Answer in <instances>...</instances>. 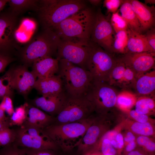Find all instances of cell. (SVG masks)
<instances>
[{
    "label": "cell",
    "mask_w": 155,
    "mask_h": 155,
    "mask_svg": "<svg viewBox=\"0 0 155 155\" xmlns=\"http://www.w3.org/2000/svg\"><path fill=\"white\" fill-rule=\"evenodd\" d=\"M100 149L102 155H115L116 151L108 139H104L101 143Z\"/></svg>",
    "instance_id": "obj_38"
},
{
    "label": "cell",
    "mask_w": 155,
    "mask_h": 155,
    "mask_svg": "<svg viewBox=\"0 0 155 155\" xmlns=\"http://www.w3.org/2000/svg\"><path fill=\"white\" fill-rule=\"evenodd\" d=\"M88 1L91 4L95 6L99 5L102 1L100 0H90Z\"/></svg>",
    "instance_id": "obj_49"
},
{
    "label": "cell",
    "mask_w": 155,
    "mask_h": 155,
    "mask_svg": "<svg viewBox=\"0 0 155 155\" xmlns=\"http://www.w3.org/2000/svg\"><path fill=\"white\" fill-rule=\"evenodd\" d=\"M39 2V0H9V11L17 16L28 10L37 11Z\"/></svg>",
    "instance_id": "obj_25"
},
{
    "label": "cell",
    "mask_w": 155,
    "mask_h": 155,
    "mask_svg": "<svg viewBox=\"0 0 155 155\" xmlns=\"http://www.w3.org/2000/svg\"><path fill=\"white\" fill-rule=\"evenodd\" d=\"M119 11L121 15L127 23L129 28L142 34L140 24L133 9L130 0H124L120 6Z\"/></svg>",
    "instance_id": "obj_24"
},
{
    "label": "cell",
    "mask_w": 155,
    "mask_h": 155,
    "mask_svg": "<svg viewBox=\"0 0 155 155\" xmlns=\"http://www.w3.org/2000/svg\"><path fill=\"white\" fill-rule=\"evenodd\" d=\"M111 143L114 148L118 149V145L117 141L114 140H113L111 141Z\"/></svg>",
    "instance_id": "obj_51"
},
{
    "label": "cell",
    "mask_w": 155,
    "mask_h": 155,
    "mask_svg": "<svg viewBox=\"0 0 155 155\" xmlns=\"http://www.w3.org/2000/svg\"><path fill=\"white\" fill-rule=\"evenodd\" d=\"M68 97L64 90L54 95L42 96L32 101V105L47 114L56 117L64 105Z\"/></svg>",
    "instance_id": "obj_15"
},
{
    "label": "cell",
    "mask_w": 155,
    "mask_h": 155,
    "mask_svg": "<svg viewBox=\"0 0 155 155\" xmlns=\"http://www.w3.org/2000/svg\"><path fill=\"white\" fill-rule=\"evenodd\" d=\"M115 34L111 23L110 15L106 16L100 9H98L95 13L90 40L113 54V45Z\"/></svg>",
    "instance_id": "obj_10"
},
{
    "label": "cell",
    "mask_w": 155,
    "mask_h": 155,
    "mask_svg": "<svg viewBox=\"0 0 155 155\" xmlns=\"http://www.w3.org/2000/svg\"><path fill=\"white\" fill-rule=\"evenodd\" d=\"M1 100V99H0V100Z\"/></svg>",
    "instance_id": "obj_54"
},
{
    "label": "cell",
    "mask_w": 155,
    "mask_h": 155,
    "mask_svg": "<svg viewBox=\"0 0 155 155\" xmlns=\"http://www.w3.org/2000/svg\"><path fill=\"white\" fill-rule=\"evenodd\" d=\"M91 116L76 122L52 124L42 130L43 133L63 151L77 148L89 127L93 123Z\"/></svg>",
    "instance_id": "obj_1"
},
{
    "label": "cell",
    "mask_w": 155,
    "mask_h": 155,
    "mask_svg": "<svg viewBox=\"0 0 155 155\" xmlns=\"http://www.w3.org/2000/svg\"><path fill=\"white\" fill-rule=\"evenodd\" d=\"M34 88L42 96L57 94L64 90L61 79L57 74L37 79Z\"/></svg>",
    "instance_id": "obj_18"
},
{
    "label": "cell",
    "mask_w": 155,
    "mask_h": 155,
    "mask_svg": "<svg viewBox=\"0 0 155 155\" xmlns=\"http://www.w3.org/2000/svg\"><path fill=\"white\" fill-rule=\"evenodd\" d=\"M5 111L0 107V130L11 125L10 118L6 116Z\"/></svg>",
    "instance_id": "obj_44"
},
{
    "label": "cell",
    "mask_w": 155,
    "mask_h": 155,
    "mask_svg": "<svg viewBox=\"0 0 155 155\" xmlns=\"http://www.w3.org/2000/svg\"><path fill=\"white\" fill-rule=\"evenodd\" d=\"M118 92L108 82L93 80L85 95L97 112L104 113L114 107Z\"/></svg>",
    "instance_id": "obj_9"
},
{
    "label": "cell",
    "mask_w": 155,
    "mask_h": 155,
    "mask_svg": "<svg viewBox=\"0 0 155 155\" xmlns=\"http://www.w3.org/2000/svg\"><path fill=\"white\" fill-rule=\"evenodd\" d=\"M11 80L14 90L26 96L33 88L37 78L27 66L20 65L10 69Z\"/></svg>",
    "instance_id": "obj_14"
},
{
    "label": "cell",
    "mask_w": 155,
    "mask_h": 155,
    "mask_svg": "<svg viewBox=\"0 0 155 155\" xmlns=\"http://www.w3.org/2000/svg\"><path fill=\"white\" fill-rule=\"evenodd\" d=\"M117 59L91 40L86 67L93 80L108 82Z\"/></svg>",
    "instance_id": "obj_6"
},
{
    "label": "cell",
    "mask_w": 155,
    "mask_h": 155,
    "mask_svg": "<svg viewBox=\"0 0 155 155\" xmlns=\"http://www.w3.org/2000/svg\"><path fill=\"white\" fill-rule=\"evenodd\" d=\"M127 31V53L148 52L155 54L149 46L144 34L135 31L129 28Z\"/></svg>",
    "instance_id": "obj_21"
},
{
    "label": "cell",
    "mask_w": 155,
    "mask_h": 155,
    "mask_svg": "<svg viewBox=\"0 0 155 155\" xmlns=\"http://www.w3.org/2000/svg\"><path fill=\"white\" fill-rule=\"evenodd\" d=\"M110 22L115 33L119 31L127 30L129 28L126 21L119 14V11L112 14Z\"/></svg>",
    "instance_id": "obj_33"
},
{
    "label": "cell",
    "mask_w": 155,
    "mask_h": 155,
    "mask_svg": "<svg viewBox=\"0 0 155 155\" xmlns=\"http://www.w3.org/2000/svg\"><path fill=\"white\" fill-rule=\"evenodd\" d=\"M116 140L118 145V149H121L124 144V140L122 135L120 133L118 134L116 136Z\"/></svg>",
    "instance_id": "obj_45"
},
{
    "label": "cell",
    "mask_w": 155,
    "mask_h": 155,
    "mask_svg": "<svg viewBox=\"0 0 155 155\" xmlns=\"http://www.w3.org/2000/svg\"><path fill=\"white\" fill-rule=\"evenodd\" d=\"M127 66L119 58H117L116 64L109 76L108 83L113 86L121 88L124 82Z\"/></svg>",
    "instance_id": "obj_26"
},
{
    "label": "cell",
    "mask_w": 155,
    "mask_h": 155,
    "mask_svg": "<svg viewBox=\"0 0 155 155\" xmlns=\"http://www.w3.org/2000/svg\"><path fill=\"white\" fill-rule=\"evenodd\" d=\"M137 97L135 93L127 90H123L117 95L116 105L121 109H129L135 104Z\"/></svg>",
    "instance_id": "obj_28"
},
{
    "label": "cell",
    "mask_w": 155,
    "mask_h": 155,
    "mask_svg": "<svg viewBox=\"0 0 155 155\" xmlns=\"http://www.w3.org/2000/svg\"><path fill=\"white\" fill-rule=\"evenodd\" d=\"M128 40L127 30H122L116 33L113 45V53L124 54L127 53Z\"/></svg>",
    "instance_id": "obj_27"
},
{
    "label": "cell",
    "mask_w": 155,
    "mask_h": 155,
    "mask_svg": "<svg viewBox=\"0 0 155 155\" xmlns=\"http://www.w3.org/2000/svg\"><path fill=\"white\" fill-rule=\"evenodd\" d=\"M60 38L52 30H43L32 38L21 50L20 57L24 65H31L36 61L52 57L57 54Z\"/></svg>",
    "instance_id": "obj_3"
},
{
    "label": "cell",
    "mask_w": 155,
    "mask_h": 155,
    "mask_svg": "<svg viewBox=\"0 0 155 155\" xmlns=\"http://www.w3.org/2000/svg\"><path fill=\"white\" fill-rule=\"evenodd\" d=\"M145 35L148 44L153 51L155 53V30L152 28L146 32Z\"/></svg>",
    "instance_id": "obj_42"
},
{
    "label": "cell",
    "mask_w": 155,
    "mask_h": 155,
    "mask_svg": "<svg viewBox=\"0 0 155 155\" xmlns=\"http://www.w3.org/2000/svg\"><path fill=\"white\" fill-rule=\"evenodd\" d=\"M54 119L55 117L28 103L26 107V119L22 125L33 127L42 130L53 124Z\"/></svg>",
    "instance_id": "obj_17"
},
{
    "label": "cell",
    "mask_w": 155,
    "mask_h": 155,
    "mask_svg": "<svg viewBox=\"0 0 155 155\" xmlns=\"http://www.w3.org/2000/svg\"><path fill=\"white\" fill-rule=\"evenodd\" d=\"M28 103L16 108L10 118L11 125L21 126L24 122L26 117V107Z\"/></svg>",
    "instance_id": "obj_31"
},
{
    "label": "cell",
    "mask_w": 155,
    "mask_h": 155,
    "mask_svg": "<svg viewBox=\"0 0 155 155\" xmlns=\"http://www.w3.org/2000/svg\"><path fill=\"white\" fill-rule=\"evenodd\" d=\"M135 137L133 133L131 132H128L127 133L126 136L124 138V140L126 142L128 143L134 141Z\"/></svg>",
    "instance_id": "obj_47"
},
{
    "label": "cell",
    "mask_w": 155,
    "mask_h": 155,
    "mask_svg": "<svg viewBox=\"0 0 155 155\" xmlns=\"http://www.w3.org/2000/svg\"><path fill=\"white\" fill-rule=\"evenodd\" d=\"M137 142L139 145L144 147L148 151L151 152L154 151L155 143L148 137L140 136L137 138Z\"/></svg>",
    "instance_id": "obj_37"
},
{
    "label": "cell",
    "mask_w": 155,
    "mask_h": 155,
    "mask_svg": "<svg viewBox=\"0 0 155 155\" xmlns=\"http://www.w3.org/2000/svg\"><path fill=\"white\" fill-rule=\"evenodd\" d=\"M15 130L16 137L13 143L19 147L36 150H57L59 149L56 144L47 136L38 137L30 135L21 126Z\"/></svg>",
    "instance_id": "obj_13"
},
{
    "label": "cell",
    "mask_w": 155,
    "mask_h": 155,
    "mask_svg": "<svg viewBox=\"0 0 155 155\" xmlns=\"http://www.w3.org/2000/svg\"><path fill=\"white\" fill-rule=\"evenodd\" d=\"M0 107L10 116L14 111L12 99L11 97L8 96H5L2 98L0 103Z\"/></svg>",
    "instance_id": "obj_39"
},
{
    "label": "cell",
    "mask_w": 155,
    "mask_h": 155,
    "mask_svg": "<svg viewBox=\"0 0 155 155\" xmlns=\"http://www.w3.org/2000/svg\"><path fill=\"white\" fill-rule=\"evenodd\" d=\"M17 17L9 11L0 13V53L10 55L11 51L18 48L15 37Z\"/></svg>",
    "instance_id": "obj_11"
},
{
    "label": "cell",
    "mask_w": 155,
    "mask_h": 155,
    "mask_svg": "<svg viewBox=\"0 0 155 155\" xmlns=\"http://www.w3.org/2000/svg\"><path fill=\"white\" fill-rule=\"evenodd\" d=\"M145 3L146 4H154L155 3V0H145Z\"/></svg>",
    "instance_id": "obj_52"
},
{
    "label": "cell",
    "mask_w": 155,
    "mask_h": 155,
    "mask_svg": "<svg viewBox=\"0 0 155 155\" xmlns=\"http://www.w3.org/2000/svg\"><path fill=\"white\" fill-rule=\"evenodd\" d=\"M83 155H94L90 154V153L88 152H86V153L84 154Z\"/></svg>",
    "instance_id": "obj_53"
},
{
    "label": "cell",
    "mask_w": 155,
    "mask_h": 155,
    "mask_svg": "<svg viewBox=\"0 0 155 155\" xmlns=\"http://www.w3.org/2000/svg\"><path fill=\"white\" fill-rule=\"evenodd\" d=\"M13 60V59L10 55L0 53V73L3 71Z\"/></svg>",
    "instance_id": "obj_41"
},
{
    "label": "cell",
    "mask_w": 155,
    "mask_h": 155,
    "mask_svg": "<svg viewBox=\"0 0 155 155\" xmlns=\"http://www.w3.org/2000/svg\"><path fill=\"white\" fill-rule=\"evenodd\" d=\"M37 28V23L33 19L29 18L22 19L15 31V37L18 43L29 42Z\"/></svg>",
    "instance_id": "obj_22"
},
{
    "label": "cell",
    "mask_w": 155,
    "mask_h": 155,
    "mask_svg": "<svg viewBox=\"0 0 155 155\" xmlns=\"http://www.w3.org/2000/svg\"><path fill=\"white\" fill-rule=\"evenodd\" d=\"M123 0H105L104 6L107 9L108 13H115L123 2Z\"/></svg>",
    "instance_id": "obj_36"
},
{
    "label": "cell",
    "mask_w": 155,
    "mask_h": 155,
    "mask_svg": "<svg viewBox=\"0 0 155 155\" xmlns=\"http://www.w3.org/2000/svg\"><path fill=\"white\" fill-rule=\"evenodd\" d=\"M127 155H145L140 152L136 150H133L129 152Z\"/></svg>",
    "instance_id": "obj_50"
},
{
    "label": "cell",
    "mask_w": 155,
    "mask_h": 155,
    "mask_svg": "<svg viewBox=\"0 0 155 155\" xmlns=\"http://www.w3.org/2000/svg\"><path fill=\"white\" fill-rule=\"evenodd\" d=\"M59 61L57 74L61 79L65 92L73 97L85 96L93 80L90 72L66 60L61 59Z\"/></svg>",
    "instance_id": "obj_5"
},
{
    "label": "cell",
    "mask_w": 155,
    "mask_h": 155,
    "mask_svg": "<svg viewBox=\"0 0 155 155\" xmlns=\"http://www.w3.org/2000/svg\"><path fill=\"white\" fill-rule=\"evenodd\" d=\"M95 13L86 7L64 20L52 30L60 38L90 40Z\"/></svg>",
    "instance_id": "obj_4"
},
{
    "label": "cell",
    "mask_w": 155,
    "mask_h": 155,
    "mask_svg": "<svg viewBox=\"0 0 155 155\" xmlns=\"http://www.w3.org/2000/svg\"><path fill=\"white\" fill-rule=\"evenodd\" d=\"M91 40L78 38H60L57 53L58 60L64 59L86 70Z\"/></svg>",
    "instance_id": "obj_8"
},
{
    "label": "cell",
    "mask_w": 155,
    "mask_h": 155,
    "mask_svg": "<svg viewBox=\"0 0 155 155\" xmlns=\"http://www.w3.org/2000/svg\"><path fill=\"white\" fill-rule=\"evenodd\" d=\"M86 7L83 0H39L37 12L43 29L53 30L69 17Z\"/></svg>",
    "instance_id": "obj_2"
},
{
    "label": "cell",
    "mask_w": 155,
    "mask_h": 155,
    "mask_svg": "<svg viewBox=\"0 0 155 155\" xmlns=\"http://www.w3.org/2000/svg\"><path fill=\"white\" fill-rule=\"evenodd\" d=\"M131 129L135 133L146 136L152 135L154 132L152 126L148 122H135L132 125Z\"/></svg>",
    "instance_id": "obj_34"
},
{
    "label": "cell",
    "mask_w": 155,
    "mask_h": 155,
    "mask_svg": "<svg viewBox=\"0 0 155 155\" xmlns=\"http://www.w3.org/2000/svg\"><path fill=\"white\" fill-rule=\"evenodd\" d=\"M14 90L9 69L0 77V99H2L5 96L11 98Z\"/></svg>",
    "instance_id": "obj_30"
},
{
    "label": "cell",
    "mask_w": 155,
    "mask_h": 155,
    "mask_svg": "<svg viewBox=\"0 0 155 155\" xmlns=\"http://www.w3.org/2000/svg\"><path fill=\"white\" fill-rule=\"evenodd\" d=\"M155 54L127 52L119 58L134 73L136 79L154 67Z\"/></svg>",
    "instance_id": "obj_12"
},
{
    "label": "cell",
    "mask_w": 155,
    "mask_h": 155,
    "mask_svg": "<svg viewBox=\"0 0 155 155\" xmlns=\"http://www.w3.org/2000/svg\"><path fill=\"white\" fill-rule=\"evenodd\" d=\"M94 111L93 106L86 96L73 97L68 95L62 109L55 117L52 124L78 121L89 117Z\"/></svg>",
    "instance_id": "obj_7"
},
{
    "label": "cell",
    "mask_w": 155,
    "mask_h": 155,
    "mask_svg": "<svg viewBox=\"0 0 155 155\" xmlns=\"http://www.w3.org/2000/svg\"><path fill=\"white\" fill-rule=\"evenodd\" d=\"M92 123L87 129L77 148L79 154H83L87 152L89 148L95 143L100 135L102 127Z\"/></svg>",
    "instance_id": "obj_23"
},
{
    "label": "cell",
    "mask_w": 155,
    "mask_h": 155,
    "mask_svg": "<svg viewBox=\"0 0 155 155\" xmlns=\"http://www.w3.org/2000/svg\"><path fill=\"white\" fill-rule=\"evenodd\" d=\"M9 0H0V12L3 9Z\"/></svg>",
    "instance_id": "obj_48"
},
{
    "label": "cell",
    "mask_w": 155,
    "mask_h": 155,
    "mask_svg": "<svg viewBox=\"0 0 155 155\" xmlns=\"http://www.w3.org/2000/svg\"><path fill=\"white\" fill-rule=\"evenodd\" d=\"M16 137L15 129L6 127L0 130V146L3 147L14 143Z\"/></svg>",
    "instance_id": "obj_32"
},
{
    "label": "cell",
    "mask_w": 155,
    "mask_h": 155,
    "mask_svg": "<svg viewBox=\"0 0 155 155\" xmlns=\"http://www.w3.org/2000/svg\"><path fill=\"white\" fill-rule=\"evenodd\" d=\"M133 88L139 97H154L155 93V70L150 71L136 79Z\"/></svg>",
    "instance_id": "obj_20"
},
{
    "label": "cell",
    "mask_w": 155,
    "mask_h": 155,
    "mask_svg": "<svg viewBox=\"0 0 155 155\" xmlns=\"http://www.w3.org/2000/svg\"><path fill=\"white\" fill-rule=\"evenodd\" d=\"M32 72L37 78L51 76L57 74L59 60L53 57H47L38 60L32 64Z\"/></svg>",
    "instance_id": "obj_19"
},
{
    "label": "cell",
    "mask_w": 155,
    "mask_h": 155,
    "mask_svg": "<svg viewBox=\"0 0 155 155\" xmlns=\"http://www.w3.org/2000/svg\"><path fill=\"white\" fill-rule=\"evenodd\" d=\"M133 9L140 26L142 34L154 28L155 8L150 7L137 0H130Z\"/></svg>",
    "instance_id": "obj_16"
},
{
    "label": "cell",
    "mask_w": 155,
    "mask_h": 155,
    "mask_svg": "<svg viewBox=\"0 0 155 155\" xmlns=\"http://www.w3.org/2000/svg\"><path fill=\"white\" fill-rule=\"evenodd\" d=\"M24 155H55V150L50 149L36 150L23 148Z\"/></svg>",
    "instance_id": "obj_40"
},
{
    "label": "cell",
    "mask_w": 155,
    "mask_h": 155,
    "mask_svg": "<svg viewBox=\"0 0 155 155\" xmlns=\"http://www.w3.org/2000/svg\"><path fill=\"white\" fill-rule=\"evenodd\" d=\"M0 155H24L23 148H20L13 143L0 150Z\"/></svg>",
    "instance_id": "obj_35"
},
{
    "label": "cell",
    "mask_w": 155,
    "mask_h": 155,
    "mask_svg": "<svg viewBox=\"0 0 155 155\" xmlns=\"http://www.w3.org/2000/svg\"><path fill=\"white\" fill-rule=\"evenodd\" d=\"M129 113L130 116L137 122L145 123L148 121V117L147 115L138 113L135 110H130Z\"/></svg>",
    "instance_id": "obj_43"
},
{
    "label": "cell",
    "mask_w": 155,
    "mask_h": 155,
    "mask_svg": "<svg viewBox=\"0 0 155 155\" xmlns=\"http://www.w3.org/2000/svg\"><path fill=\"white\" fill-rule=\"evenodd\" d=\"M152 97L148 96L139 97L135 104L137 112L147 115L154 111L155 102Z\"/></svg>",
    "instance_id": "obj_29"
},
{
    "label": "cell",
    "mask_w": 155,
    "mask_h": 155,
    "mask_svg": "<svg viewBox=\"0 0 155 155\" xmlns=\"http://www.w3.org/2000/svg\"><path fill=\"white\" fill-rule=\"evenodd\" d=\"M136 144L135 141H132L128 143L125 148V150L128 152H129L135 149Z\"/></svg>",
    "instance_id": "obj_46"
}]
</instances>
